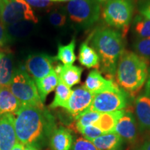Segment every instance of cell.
Returning <instances> with one entry per match:
<instances>
[{"label":"cell","instance_id":"cell-1","mask_svg":"<svg viewBox=\"0 0 150 150\" xmlns=\"http://www.w3.org/2000/svg\"><path fill=\"white\" fill-rule=\"evenodd\" d=\"M16 115L15 129L18 141L39 148L50 141L56 125L54 116L47 109L22 105Z\"/></svg>","mask_w":150,"mask_h":150},{"label":"cell","instance_id":"cell-2","mask_svg":"<svg viewBox=\"0 0 150 150\" xmlns=\"http://www.w3.org/2000/svg\"><path fill=\"white\" fill-rule=\"evenodd\" d=\"M149 61L135 52L124 51L118 61L116 79L118 86L127 93L135 95L146 82Z\"/></svg>","mask_w":150,"mask_h":150},{"label":"cell","instance_id":"cell-3","mask_svg":"<svg viewBox=\"0 0 150 150\" xmlns=\"http://www.w3.org/2000/svg\"><path fill=\"white\" fill-rule=\"evenodd\" d=\"M122 35L120 31L110 28H102L93 33L91 47L100 60L103 72L115 76L118 61L125 51Z\"/></svg>","mask_w":150,"mask_h":150},{"label":"cell","instance_id":"cell-4","mask_svg":"<svg viewBox=\"0 0 150 150\" xmlns=\"http://www.w3.org/2000/svg\"><path fill=\"white\" fill-rule=\"evenodd\" d=\"M133 0H109L104 4L102 18L106 23L121 31L125 36L133 18Z\"/></svg>","mask_w":150,"mask_h":150},{"label":"cell","instance_id":"cell-5","mask_svg":"<svg viewBox=\"0 0 150 150\" xmlns=\"http://www.w3.org/2000/svg\"><path fill=\"white\" fill-rule=\"evenodd\" d=\"M8 87L22 105L45 107L39 96L34 80L27 71L21 69L15 70Z\"/></svg>","mask_w":150,"mask_h":150},{"label":"cell","instance_id":"cell-6","mask_svg":"<svg viewBox=\"0 0 150 150\" xmlns=\"http://www.w3.org/2000/svg\"><path fill=\"white\" fill-rule=\"evenodd\" d=\"M66 11L71 21L78 27H90L99 20L100 4L97 0H70Z\"/></svg>","mask_w":150,"mask_h":150},{"label":"cell","instance_id":"cell-7","mask_svg":"<svg viewBox=\"0 0 150 150\" xmlns=\"http://www.w3.org/2000/svg\"><path fill=\"white\" fill-rule=\"evenodd\" d=\"M127 93L120 87H114L94 95L89 110L100 113L124 110L127 105Z\"/></svg>","mask_w":150,"mask_h":150},{"label":"cell","instance_id":"cell-8","mask_svg":"<svg viewBox=\"0 0 150 150\" xmlns=\"http://www.w3.org/2000/svg\"><path fill=\"white\" fill-rule=\"evenodd\" d=\"M4 6L0 20L6 27L21 21L38 22L32 8L25 0H4Z\"/></svg>","mask_w":150,"mask_h":150},{"label":"cell","instance_id":"cell-9","mask_svg":"<svg viewBox=\"0 0 150 150\" xmlns=\"http://www.w3.org/2000/svg\"><path fill=\"white\" fill-rule=\"evenodd\" d=\"M54 61V57L45 54H31L26 61L25 67L27 72L31 75L34 81L41 79L53 70Z\"/></svg>","mask_w":150,"mask_h":150},{"label":"cell","instance_id":"cell-10","mask_svg":"<svg viewBox=\"0 0 150 150\" xmlns=\"http://www.w3.org/2000/svg\"><path fill=\"white\" fill-rule=\"evenodd\" d=\"M94 94L88 91L84 86L72 90L71 96L67 102V109L73 117L76 118L89 109L93 102Z\"/></svg>","mask_w":150,"mask_h":150},{"label":"cell","instance_id":"cell-11","mask_svg":"<svg viewBox=\"0 0 150 150\" xmlns=\"http://www.w3.org/2000/svg\"><path fill=\"white\" fill-rule=\"evenodd\" d=\"M17 142L14 115H0V150H11Z\"/></svg>","mask_w":150,"mask_h":150},{"label":"cell","instance_id":"cell-12","mask_svg":"<svg viewBox=\"0 0 150 150\" xmlns=\"http://www.w3.org/2000/svg\"><path fill=\"white\" fill-rule=\"evenodd\" d=\"M114 132L129 142H134L136 140L138 131L136 120L130 111L125 110L123 115L116 124Z\"/></svg>","mask_w":150,"mask_h":150},{"label":"cell","instance_id":"cell-13","mask_svg":"<svg viewBox=\"0 0 150 150\" xmlns=\"http://www.w3.org/2000/svg\"><path fill=\"white\" fill-rule=\"evenodd\" d=\"M117 85L111 79H106L97 70L89 72L85 81L84 87L94 95L106 91Z\"/></svg>","mask_w":150,"mask_h":150},{"label":"cell","instance_id":"cell-14","mask_svg":"<svg viewBox=\"0 0 150 150\" xmlns=\"http://www.w3.org/2000/svg\"><path fill=\"white\" fill-rule=\"evenodd\" d=\"M135 111L142 131H150V97L140 95L135 102Z\"/></svg>","mask_w":150,"mask_h":150},{"label":"cell","instance_id":"cell-15","mask_svg":"<svg viewBox=\"0 0 150 150\" xmlns=\"http://www.w3.org/2000/svg\"><path fill=\"white\" fill-rule=\"evenodd\" d=\"M21 106V103L12 93L8 86L0 87V115H16Z\"/></svg>","mask_w":150,"mask_h":150},{"label":"cell","instance_id":"cell-16","mask_svg":"<svg viewBox=\"0 0 150 150\" xmlns=\"http://www.w3.org/2000/svg\"><path fill=\"white\" fill-rule=\"evenodd\" d=\"M59 78L69 88L78 84L81 81L83 69L76 65H58L54 69Z\"/></svg>","mask_w":150,"mask_h":150},{"label":"cell","instance_id":"cell-17","mask_svg":"<svg viewBox=\"0 0 150 150\" xmlns=\"http://www.w3.org/2000/svg\"><path fill=\"white\" fill-rule=\"evenodd\" d=\"M52 150H71L73 145V137L68 129L56 128L50 138Z\"/></svg>","mask_w":150,"mask_h":150},{"label":"cell","instance_id":"cell-18","mask_svg":"<svg viewBox=\"0 0 150 150\" xmlns=\"http://www.w3.org/2000/svg\"><path fill=\"white\" fill-rule=\"evenodd\" d=\"M91 142L97 150H122L123 139L115 132L104 134Z\"/></svg>","mask_w":150,"mask_h":150},{"label":"cell","instance_id":"cell-19","mask_svg":"<svg viewBox=\"0 0 150 150\" xmlns=\"http://www.w3.org/2000/svg\"><path fill=\"white\" fill-rule=\"evenodd\" d=\"M38 92L41 101L43 104L45 102L47 97L50 93L56 89L59 83V76L56 74L54 69L51 71L50 74L41 79L35 81Z\"/></svg>","mask_w":150,"mask_h":150},{"label":"cell","instance_id":"cell-20","mask_svg":"<svg viewBox=\"0 0 150 150\" xmlns=\"http://www.w3.org/2000/svg\"><path fill=\"white\" fill-rule=\"evenodd\" d=\"M79 61L81 64L87 68H95V70H98L100 67V60L98 54L86 42L81 45Z\"/></svg>","mask_w":150,"mask_h":150},{"label":"cell","instance_id":"cell-21","mask_svg":"<svg viewBox=\"0 0 150 150\" xmlns=\"http://www.w3.org/2000/svg\"><path fill=\"white\" fill-rule=\"evenodd\" d=\"M124 112L125 110L101 113L98 121L94 125L100 129L104 134L114 132L116 124L123 115Z\"/></svg>","mask_w":150,"mask_h":150},{"label":"cell","instance_id":"cell-22","mask_svg":"<svg viewBox=\"0 0 150 150\" xmlns=\"http://www.w3.org/2000/svg\"><path fill=\"white\" fill-rule=\"evenodd\" d=\"M15 70L13 56L11 54H4L0 59V87L9 86Z\"/></svg>","mask_w":150,"mask_h":150},{"label":"cell","instance_id":"cell-23","mask_svg":"<svg viewBox=\"0 0 150 150\" xmlns=\"http://www.w3.org/2000/svg\"><path fill=\"white\" fill-rule=\"evenodd\" d=\"M72 92V91L70 89V88L65 85L59 78V83L56 88L55 96H54V100L52 101V104H50V108H66Z\"/></svg>","mask_w":150,"mask_h":150},{"label":"cell","instance_id":"cell-24","mask_svg":"<svg viewBox=\"0 0 150 150\" xmlns=\"http://www.w3.org/2000/svg\"><path fill=\"white\" fill-rule=\"evenodd\" d=\"M75 47H76V41L74 38H73L70 42L66 45L59 44L57 55L54 57V59L62 62L63 65H72L76 59L74 52Z\"/></svg>","mask_w":150,"mask_h":150},{"label":"cell","instance_id":"cell-25","mask_svg":"<svg viewBox=\"0 0 150 150\" xmlns=\"http://www.w3.org/2000/svg\"><path fill=\"white\" fill-rule=\"evenodd\" d=\"M133 31L138 38H150V20L138 14L133 22Z\"/></svg>","mask_w":150,"mask_h":150},{"label":"cell","instance_id":"cell-26","mask_svg":"<svg viewBox=\"0 0 150 150\" xmlns=\"http://www.w3.org/2000/svg\"><path fill=\"white\" fill-rule=\"evenodd\" d=\"M32 28L33 22L21 21L10 24L6 29L10 38H22L29 34Z\"/></svg>","mask_w":150,"mask_h":150},{"label":"cell","instance_id":"cell-27","mask_svg":"<svg viewBox=\"0 0 150 150\" xmlns=\"http://www.w3.org/2000/svg\"><path fill=\"white\" fill-rule=\"evenodd\" d=\"M100 112L93 111L88 109L81 113L78 117H76V123H75V127L76 130L79 129L83 128V127L89 126V125H94L98 121L99 117H100Z\"/></svg>","mask_w":150,"mask_h":150},{"label":"cell","instance_id":"cell-28","mask_svg":"<svg viewBox=\"0 0 150 150\" xmlns=\"http://www.w3.org/2000/svg\"><path fill=\"white\" fill-rule=\"evenodd\" d=\"M134 49L138 55L146 59H150V38H137L134 42Z\"/></svg>","mask_w":150,"mask_h":150},{"label":"cell","instance_id":"cell-29","mask_svg":"<svg viewBox=\"0 0 150 150\" xmlns=\"http://www.w3.org/2000/svg\"><path fill=\"white\" fill-rule=\"evenodd\" d=\"M77 131L80 134L83 135L84 138L89 140V141H91V140L104 134L102 130L95 125H89V126L79 129Z\"/></svg>","mask_w":150,"mask_h":150},{"label":"cell","instance_id":"cell-30","mask_svg":"<svg viewBox=\"0 0 150 150\" xmlns=\"http://www.w3.org/2000/svg\"><path fill=\"white\" fill-rule=\"evenodd\" d=\"M49 20L55 27H62L67 22V16L65 13L59 11H54L49 16Z\"/></svg>","mask_w":150,"mask_h":150},{"label":"cell","instance_id":"cell-31","mask_svg":"<svg viewBox=\"0 0 150 150\" xmlns=\"http://www.w3.org/2000/svg\"><path fill=\"white\" fill-rule=\"evenodd\" d=\"M71 150H97L95 146L84 138H79L73 143Z\"/></svg>","mask_w":150,"mask_h":150},{"label":"cell","instance_id":"cell-32","mask_svg":"<svg viewBox=\"0 0 150 150\" xmlns=\"http://www.w3.org/2000/svg\"><path fill=\"white\" fill-rule=\"evenodd\" d=\"M140 14L150 20V0H142L138 3Z\"/></svg>","mask_w":150,"mask_h":150},{"label":"cell","instance_id":"cell-33","mask_svg":"<svg viewBox=\"0 0 150 150\" xmlns=\"http://www.w3.org/2000/svg\"><path fill=\"white\" fill-rule=\"evenodd\" d=\"M31 6L37 8H47L52 5L50 0H25Z\"/></svg>","mask_w":150,"mask_h":150},{"label":"cell","instance_id":"cell-34","mask_svg":"<svg viewBox=\"0 0 150 150\" xmlns=\"http://www.w3.org/2000/svg\"><path fill=\"white\" fill-rule=\"evenodd\" d=\"M10 40L6 27L2 24L0 20V46L4 45Z\"/></svg>","mask_w":150,"mask_h":150},{"label":"cell","instance_id":"cell-35","mask_svg":"<svg viewBox=\"0 0 150 150\" xmlns=\"http://www.w3.org/2000/svg\"><path fill=\"white\" fill-rule=\"evenodd\" d=\"M145 94L150 97V67H149V72H148L147 79L146 81L145 85Z\"/></svg>","mask_w":150,"mask_h":150},{"label":"cell","instance_id":"cell-36","mask_svg":"<svg viewBox=\"0 0 150 150\" xmlns=\"http://www.w3.org/2000/svg\"><path fill=\"white\" fill-rule=\"evenodd\" d=\"M139 150H150V138L144 142Z\"/></svg>","mask_w":150,"mask_h":150},{"label":"cell","instance_id":"cell-37","mask_svg":"<svg viewBox=\"0 0 150 150\" xmlns=\"http://www.w3.org/2000/svg\"><path fill=\"white\" fill-rule=\"evenodd\" d=\"M24 145H23V144L21 143L20 142L18 141L11 150H24Z\"/></svg>","mask_w":150,"mask_h":150},{"label":"cell","instance_id":"cell-38","mask_svg":"<svg viewBox=\"0 0 150 150\" xmlns=\"http://www.w3.org/2000/svg\"><path fill=\"white\" fill-rule=\"evenodd\" d=\"M24 150H40V148L33 145H24Z\"/></svg>","mask_w":150,"mask_h":150},{"label":"cell","instance_id":"cell-39","mask_svg":"<svg viewBox=\"0 0 150 150\" xmlns=\"http://www.w3.org/2000/svg\"><path fill=\"white\" fill-rule=\"evenodd\" d=\"M4 6V0H0V19H1V15H2Z\"/></svg>","mask_w":150,"mask_h":150},{"label":"cell","instance_id":"cell-40","mask_svg":"<svg viewBox=\"0 0 150 150\" xmlns=\"http://www.w3.org/2000/svg\"><path fill=\"white\" fill-rule=\"evenodd\" d=\"M97 1H99V4H106L107 1H109V0H97Z\"/></svg>","mask_w":150,"mask_h":150},{"label":"cell","instance_id":"cell-41","mask_svg":"<svg viewBox=\"0 0 150 150\" xmlns=\"http://www.w3.org/2000/svg\"><path fill=\"white\" fill-rule=\"evenodd\" d=\"M50 1L54 2V1H61V2H63V1H70V0H50Z\"/></svg>","mask_w":150,"mask_h":150},{"label":"cell","instance_id":"cell-42","mask_svg":"<svg viewBox=\"0 0 150 150\" xmlns=\"http://www.w3.org/2000/svg\"><path fill=\"white\" fill-rule=\"evenodd\" d=\"M4 55V53H0V59H1V57H2Z\"/></svg>","mask_w":150,"mask_h":150}]
</instances>
